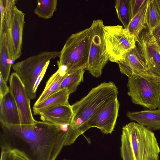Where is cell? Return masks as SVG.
<instances>
[{
	"label": "cell",
	"instance_id": "83f0119b",
	"mask_svg": "<svg viewBox=\"0 0 160 160\" xmlns=\"http://www.w3.org/2000/svg\"><path fill=\"white\" fill-rule=\"evenodd\" d=\"M50 62V61L47 62L45 65L44 67L42 70L38 77L36 81L34 83L33 88V93L36 95V92L38 87L39 84L40 82L42 81V78L44 77V75L46 72L48 66Z\"/></svg>",
	"mask_w": 160,
	"mask_h": 160
},
{
	"label": "cell",
	"instance_id": "836d02e7",
	"mask_svg": "<svg viewBox=\"0 0 160 160\" xmlns=\"http://www.w3.org/2000/svg\"><path fill=\"white\" fill-rule=\"evenodd\" d=\"M66 160V159H65V160Z\"/></svg>",
	"mask_w": 160,
	"mask_h": 160
},
{
	"label": "cell",
	"instance_id": "8992f818",
	"mask_svg": "<svg viewBox=\"0 0 160 160\" xmlns=\"http://www.w3.org/2000/svg\"><path fill=\"white\" fill-rule=\"evenodd\" d=\"M4 10V20L11 61L22 55L25 14L16 6L17 0H1Z\"/></svg>",
	"mask_w": 160,
	"mask_h": 160
},
{
	"label": "cell",
	"instance_id": "6da1fadb",
	"mask_svg": "<svg viewBox=\"0 0 160 160\" xmlns=\"http://www.w3.org/2000/svg\"><path fill=\"white\" fill-rule=\"evenodd\" d=\"M69 133L68 127L43 121L29 125L1 124L0 148L1 151L17 152L28 160H55Z\"/></svg>",
	"mask_w": 160,
	"mask_h": 160
},
{
	"label": "cell",
	"instance_id": "ffe728a7",
	"mask_svg": "<svg viewBox=\"0 0 160 160\" xmlns=\"http://www.w3.org/2000/svg\"><path fill=\"white\" fill-rule=\"evenodd\" d=\"M149 0H145L140 8L132 18L127 29L136 39L141 32L147 28L146 15Z\"/></svg>",
	"mask_w": 160,
	"mask_h": 160
},
{
	"label": "cell",
	"instance_id": "f1b7e54d",
	"mask_svg": "<svg viewBox=\"0 0 160 160\" xmlns=\"http://www.w3.org/2000/svg\"><path fill=\"white\" fill-rule=\"evenodd\" d=\"M9 92V88L2 77L0 75V96L3 97Z\"/></svg>",
	"mask_w": 160,
	"mask_h": 160
},
{
	"label": "cell",
	"instance_id": "44dd1931",
	"mask_svg": "<svg viewBox=\"0 0 160 160\" xmlns=\"http://www.w3.org/2000/svg\"><path fill=\"white\" fill-rule=\"evenodd\" d=\"M34 13L44 19L51 18L57 10V0H38Z\"/></svg>",
	"mask_w": 160,
	"mask_h": 160
},
{
	"label": "cell",
	"instance_id": "7402d4cb",
	"mask_svg": "<svg viewBox=\"0 0 160 160\" xmlns=\"http://www.w3.org/2000/svg\"><path fill=\"white\" fill-rule=\"evenodd\" d=\"M114 5L118 17L124 28L127 29L132 18L129 0H116Z\"/></svg>",
	"mask_w": 160,
	"mask_h": 160
},
{
	"label": "cell",
	"instance_id": "5b68a950",
	"mask_svg": "<svg viewBox=\"0 0 160 160\" xmlns=\"http://www.w3.org/2000/svg\"><path fill=\"white\" fill-rule=\"evenodd\" d=\"M122 130L128 138L133 160H150L159 157L160 148L152 131L134 122L127 124Z\"/></svg>",
	"mask_w": 160,
	"mask_h": 160
},
{
	"label": "cell",
	"instance_id": "3957f363",
	"mask_svg": "<svg viewBox=\"0 0 160 160\" xmlns=\"http://www.w3.org/2000/svg\"><path fill=\"white\" fill-rule=\"evenodd\" d=\"M91 42L90 27L71 34L60 52L57 64L67 74L87 69Z\"/></svg>",
	"mask_w": 160,
	"mask_h": 160
},
{
	"label": "cell",
	"instance_id": "2e32d148",
	"mask_svg": "<svg viewBox=\"0 0 160 160\" xmlns=\"http://www.w3.org/2000/svg\"><path fill=\"white\" fill-rule=\"evenodd\" d=\"M126 114L131 121H136L151 131L160 130V108L134 112L128 111Z\"/></svg>",
	"mask_w": 160,
	"mask_h": 160
},
{
	"label": "cell",
	"instance_id": "e0dca14e",
	"mask_svg": "<svg viewBox=\"0 0 160 160\" xmlns=\"http://www.w3.org/2000/svg\"><path fill=\"white\" fill-rule=\"evenodd\" d=\"M5 24L0 28V75L7 83L12 63Z\"/></svg>",
	"mask_w": 160,
	"mask_h": 160
},
{
	"label": "cell",
	"instance_id": "d4e9b609",
	"mask_svg": "<svg viewBox=\"0 0 160 160\" xmlns=\"http://www.w3.org/2000/svg\"><path fill=\"white\" fill-rule=\"evenodd\" d=\"M121 155L123 160H133L129 141L125 132L122 130L121 136Z\"/></svg>",
	"mask_w": 160,
	"mask_h": 160
},
{
	"label": "cell",
	"instance_id": "d6986e66",
	"mask_svg": "<svg viewBox=\"0 0 160 160\" xmlns=\"http://www.w3.org/2000/svg\"><path fill=\"white\" fill-rule=\"evenodd\" d=\"M68 74L64 70L58 68L49 78L46 83L43 91L34 105L38 104L59 91L60 89L62 82Z\"/></svg>",
	"mask_w": 160,
	"mask_h": 160
},
{
	"label": "cell",
	"instance_id": "30bf717a",
	"mask_svg": "<svg viewBox=\"0 0 160 160\" xmlns=\"http://www.w3.org/2000/svg\"><path fill=\"white\" fill-rule=\"evenodd\" d=\"M9 81V91L14 98L18 109L20 125L34 123L36 120L33 117L30 99L23 83L15 72L11 74Z\"/></svg>",
	"mask_w": 160,
	"mask_h": 160
},
{
	"label": "cell",
	"instance_id": "5bb4252c",
	"mask_svg": "<svg viewBox=\"0 0 160 160\" xmlns=\"http://www.w3.org/2000/svg\"><path fill=\"white\" fill-rule=\"evenodd\" d=\"M73 115L70 105H59L51 107L42 111L39 114L42 121L59 126L70 124Z\"/></svg>",
	"mask_w": 160,
	"mask_h": 160
},
{
	"label": "cell",
	"instance_id": "ac0fdd59",
	"mask_svg": "<svg viewBox=\"0 0 160 160\" xmlns=\"http://www.w3.org/2000/svg\"><path fill=\"white\" fill-rule=\"evenodd\" d=\"M70 94L66 89H60L33 107V114L39 115L42 111L59 105H69L68 99Z\"/></svg>",
	"mask_w": 160,
	"mask_h": 160
},
{
	"label": "cell",
	"instance_id": "d6a6232c",
	"mask_svg": "<svg viewBox=\"0 0 160 160\" xmlns=\"http://www.w3.org/2000/svg\"><path fill=\"white\" fill-rule=\"evenodd\" d=\"M158 108H160V97L159 98V105Z\"/></svg>",
	"mask_w": 160,
	"mask_h": 160
},
{
	"label": "cell",
	"instance_id": "ba28073f",
	"mask_svg": "<svg viewBox=\"0 0 160 160\" xmlns=\"http://www.w3.org/2000/svg\"><path fill=\"white\" fill-rule=\"evenodd\" d=\"M101 19L93 20L90 27L91 42L88 67L86 70L93 77H101L103 68L110 61L106 49L103 28Z\"/></svg>",
	"mask_w": 160,
	"mask_h": 160
},
{
	"label": "cell",
	"instance_id": "9c48e42d",
	"mask_svg": "<svg viewBox=\"0 0 160 160\" xmlns=\"http://www.w3.org/2000/svg\"><path fill=\"white\" fill-rule=\"evenodd\" d=\"M103 31L107 51L111 62L117 63L127 52L136 46V39L122 25L105 26Z\"/></svg>",
	"mask_w": 160,
	"mask_h": 160
},
{
	"label": "cell",
	"instance_id": "603a6c76",
	"mask_svg": "<svg viewBox=\"0 0 160 160\" xmlns=\"http://www.w3.org/2000/svg\"><path fill=\"white\" fill-rule=\"evenodd\" d=\"M85 70H80L68 74L62 83L60 89H66L70 94L73 92L81 82H83Z\"/></svg>",
	"mask_w": 160,
	"mask_h": 160
},
{
	"label": "cell",
	"instance_id": "4fadbf2b",
	"mask_svg": "<svg viewBox=\"0 0 160 160\" xmlns=\"http://www.w3.org/2000/svg\"><path fill=\"white\" fill-rule=\"evenodd\" d=\"M121 73L128 77L148 70L144 59L136 46L127 52L117 62Z\"/></svg>",
	"mask_w": 160,
	"mask_h": 160
},
{
	"label": "cell",
	"instance_id": "7c38bea8",
	"mask_svg": "<svg viewBox=\"0 0 160 160\" xmlns=\"http://www.w3.org/2000/svg\"><path fill=\"white\" fill-rule=\"evenodd\" d=\"M119 107V103L116 98L98 111L87 121L86 124L87 130L96 127L104 134H111L116 124Z\"/></svg>",
	"mask_w": 160,
	"mask_h": 160
},
{
	"label": "cell",
	"instance_id": "f546056e",
	"mask_svg": "<svg viewBox=\"0 0 160 160\" xmlns=\"http://www.w3.org/2000/svg\"><path fill=\"white\" fill-rule=\"evenodd\" d=\"M150 32L156 42L160 47V22Z\"/></svg>",
	"mask_w": 160,
	"mask_h": 160
},
{
	"label": "cell",
	"instance_id": "cb8c5ba5",
	"mask_svg": "<svg viewBox=\"0 0 160 160\" xmlns=\"http://www.w3.org/2000/svg\"><path fill=\"white\" fill-rule=\"evenodd\" d=\"M146 21L150 32L160 22V15L154 0H149L146 12Z\"/></svg>",
	"mask_w": 160,
	"mask_h": 160
},
{
	"label": "cell",
	"instance_id": "8fae6325",
	"mask_svg": "<svg viewBox=\"0 0 160 160\" xmlns=\"http://www.w3.org/2000/svg\"><path fill=\"white\" fill-rule=\"evenodd\" d=\"M138 47L148 70L160 76V47L148 30H143L136 38Z\"/></svg>",
	"mask_w": 160,
	"mask_h": 160
},
{
	"label": "cell",
	"instance_id": "7a4b0ae2",
	"mask_svg": "<svg viewBox=\"0 0 160 160\" xmlns=\"http://www.w3.org/2000/svg\"><path fill=\"white\" fill-rule=\"evenodd\" d=\"M117 86L112 82H103L92 88L85 97L71 105L73 115L71 124L83 134L87 121L95 113L117 98Z\"/></svg>",
	"mask_w": 160,
	"mask_h": 160
},
{
	"label": "cell",
	"instance_id": "4316f807",
	"mask_svg": "<svg viewBox=\"0 0 160 160\" xmlns=\"http://www.w3.org/2000/svg\"><path fill=\"white\" fill-rule=\"evenodd\" d=\"M145 0H129L132 18L141 8Z\"/></svg>",
	"mask_w": 160,
	"mask_h": 160
},
{
	"label": "cell",
	"instance_id": "1f68e13d",
	"mask_svg": "<svg viewBox=\"0 0 160 160\" xmlns=\"http://www.w3.org/2000/svg\"><path fill=\"white\" fill-rule=\"evenodd\" d=\"M150 160H159V157H157L154 158H152V159H151Z\"/></svg>",
	"mask_w": 160,
	"mask_h": 160
},
{
	"label": "cell",
	"instance_id": "277c9868",
	"mask_svg": "<svg viewBox=\"0 0 160 160\" xmlns=\"http://www.w3.org/2000/svg\"><path fill=\"white\" fill-rule=\"evenodd\" d=\"M128 95L133 103L148 109L158 108L160 76L149 70L128 77Z\"/></svg>",
	"mask_w": 160,
	"mask_h": 160
},
{
	"label": "cell",
	"instance_id": "484cf974",
	"mask_svg": "<svg viewBox=\"0 0 160 160\" xmlns=\"http://www.w3.org/2000/svg\"><path fill=\"white\" fill-rule=\"evenodd\" d=\"M0 160H28L20 153L14 151H1Z\"/></svg>",
	"mask_w": 160,
	"mask_h": 160
},
{
	"label": "cell",
	"instance_id": "9a60e30c",
	"mask_svg": "<svg viewBox=\"0 0 160 160\" xmlns=\"http://www.w3.org/2000/svg\"><path fill=\"white\" fill-rule=\"evenodd\" d=\"M0 120L1 124L2 125H20L18 109L10 91L0 98Z\"/></svg>",
	"mask_w": 160,
	"mask_h": 160
},
{
	"label": "cell",
	"instance_id": "4dcf8cb0",
	"mask_svg": "<svg viewBox=\"0 0 160 160\" xmlns=\"http://www.w3.org/2000/svg\"><path fill=\"white\" fill-rule=\"evenodd\" d=\"M154 1L160 15V0H154Z\"/></svg>",
	"mask_w": 160,
	"mask_h": 160
},
{
	"label": "cell",
	"instance_id": "52a82bcc",
	"mask_svg": "<svg viewBox=\"0 0 160 160\" xmlns=\"http://www.w3.org/2000/svg\"><path fill=\"white\" fill-rule=\"evenodd\" d=\"M60 52L43 51L12 65L14 71L23 83L30 99L36 98L33 88L36 80L46 64L49 61L59 57Z\"/></svg>",
	"mask_w": 160,
	"mask_h": 160
}]
</instances>
